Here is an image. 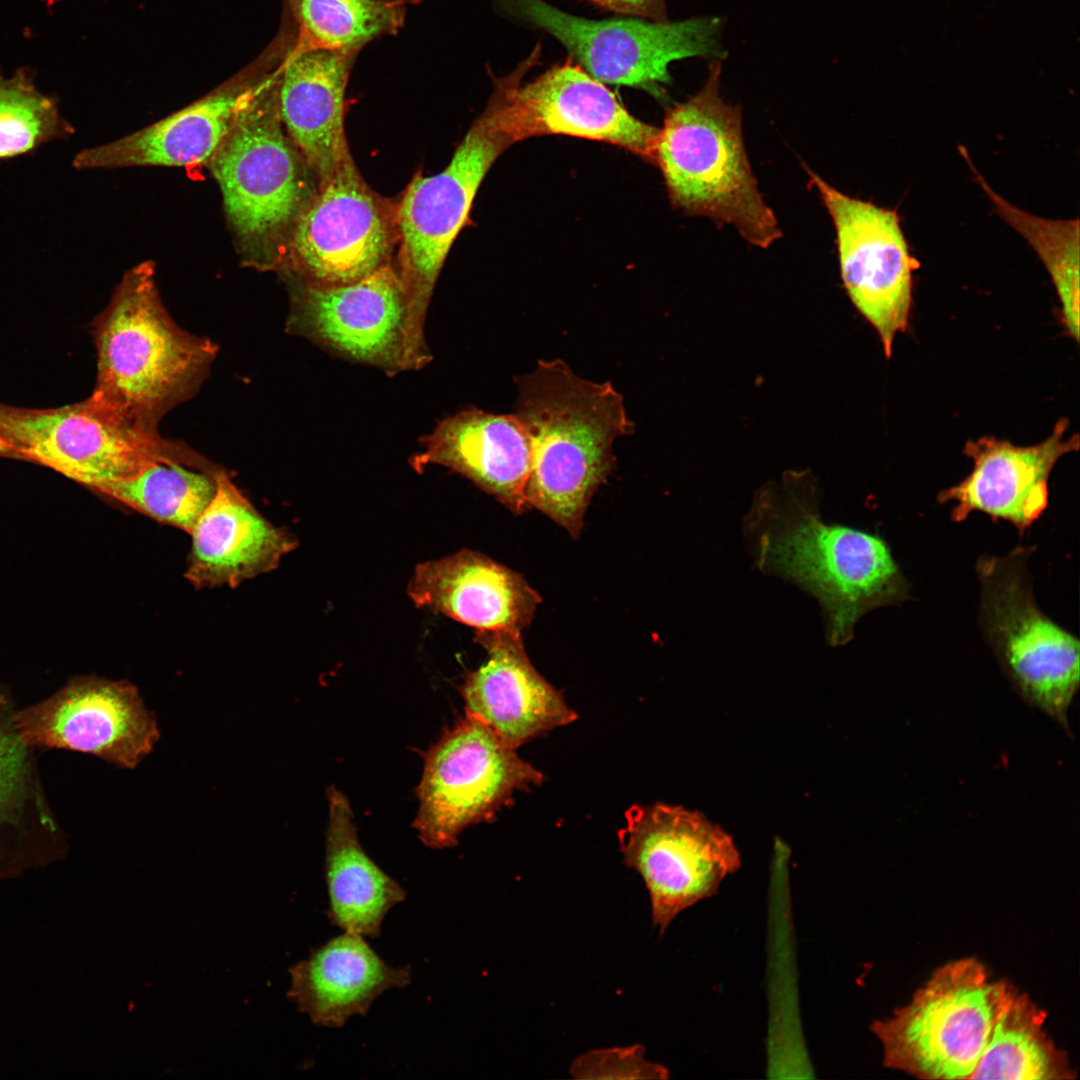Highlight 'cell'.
Returning <instances> with one entry per match:
<instances>
[{
	"instance_id": "4",
	"label": "cell",
	"mask_w": 1080,
	"mask_h": 1080,
	"mask_svg": "<svg viewBox=\"0 0 1080 1080\" xmlns=\"http://www.w3.org/2000/svg\"><path fill=\"white\" fill-rule=\"evenodd\" d=\"M97 379L93 399L152 428L195 391L217 348L181 329L166 311L154 264L130 269L95 326Z\"/></svg>"
},
{
	"instance_id": "10",
	"label": "cell",
	"mask_w": 1080,
	"mask_h": 1080,
	"mask_svg": "<svg viewBox=\"0 0 1080 1080\" xmlns=\"http://www.w3.org/2000/svg\"><path fill=\"white\" fill-rule=\"evenodd\" d=\"M510 10L556 38L600 82L643 89L662 97L669 65L699 57L723 60V19L701 16L676 22L639 18L591 20L543 0H506Z\"/></svg>"
},
{
	"instance_id": "25",
	"label": "cell",
	"mask_w": 1080,
	"mask_h": 1080,
	"mask_svg": "<svg viewBox=\"0 0 1080 1080\" xmlns=\"http://www.w3.org/2000/svg\"><path fill=\"white\" fill-rule=\"evenodd\" d=\"M288 996L318 1026L338 1028L392 988L411 981L407 967L389 966L362 935L344 932L289 969Z\"/></svg>"
},
{
	"instance_id": "17",
	"label": "cell",
	"mask_w": 1080,
	"mask_h": 1080,
	"mask_svg": "<svg viewBox=\"0 0 1080 1080\" xmlns=\"http://www.w3.org/2000/svg\"><path fill=\"white\" fill-rule=\"evenodd\" d=\"M14 722L36 750L90 754L130 769L160 737L154 714L133 684L97 676L75 677L47 698L17 708Z\"/></svg>"
},
{
	"instance_id": "18",
	"label": "cell",
	"mask_w": 1080,
	"mask_h": 1080,
	"mask_svg": "<svg viewBox=\"0 0 1080 1080\" xmlns=\"http://www.w3.org/2000/svg\"><path fill=\"white\" fill-rule=\"evenodd\" d=\"M1069 424L1060 418L1045 440L1030 446L987 435L967 440L963 452L973 468L958 484L942 490L938 501L954 503L955 522L978 511L1011 523L1023 535L1047 508L1049 477L1057 462L1079 450V434L1066 435Z\"/></svg>"
},
{
	"instance_id": "24",
	"label": "cell",
	"mask_w": 1080,
	"mask_h": 1080,
	"mask_svg": "<svg viewBox=\"0 0 1080 1080\" xmlns=\"http://www.w3.org/2000/svg\"><path fill=\"white\" fill-rule=\"evenodd\" d=\"M196 521L186 578L197 588L234 587L276 568L297 542L268 522L224 471Z\"/></svg>"
},
{
	"instance_id": "29",
	"label": "cell",
	"mask_w": 1080,
	"mask_h": 1080,
	"mask_svg": "<svg viewBox=\"0 0 1080 1080\" xmlns=\"http://www.w3.org/2000/svg\"><path fill=\"white\" fill-rule=\"evenodd\" d=\"M216 469L202 462L163 460L100 492L159 522L190 533L216 491Z\"/></svg>"
},
{
	"instance_id": "2",
	"label": "cell",
	"mask_w": 1080,
	"mask_h": 1080,
	"mask_svg": "<svg viewBox=\"0 0 1080 1080\" xmlns=\"http://www.w3.org/2000/svg\"><path fill=\"white\" fill-rule=\"evenodd\" d=\"M516 385L514 414L531 450L526 501L576 538L592 496L615 468V440L634 424L609 381L584 379L562 359L538 361Z\"/></svg>"
},
{
	"instance_id": "30",
	"label": "cell",
	"mask_w": 1080,
	"mask_h": 1080,
	"mask_svg": "<svg viewBox=\"0 0 1080 1080\" xmlns=\"http://www.w3.org/2000/svg\"><path fill=\"white\" fill-rule=\"evenodd\" d=\"M960 153L975 180L1001 218L1034 249L1050 275L1060 302L1066 335L1079 342V221L1055 220L1033 215L999 195L975 168L968 152Z\"/></svg>"
},
{
	"instance_id": "21",
	"label": "cell",
	"mask_w": 1080,
	"mask_h": 1080,
	"mask_svg": "<svg viewBox=\"0 0 1080 1080\" xmlns=\"http://www.w3.org/2000/svg\"><path fill=\"white\" fill-rule=\"evenodd\" d=\"M17 708L0 682V881L59 862L69 850L44 788L37 750L17 732Z\"/></svg>"
},
{
	"instance_id": "12",
	"label": "cell",
	"mask_w": 1080,
	"mask_h": 1080,
	"mask_svg": "<svg viewBox=\"0 0 1080 1080\" xmlns=\"http://www.w3.org/2000/svg\"><path fill=\"white\" fill-rule=\"evenodd\" d=\"M625 815L623 861L641 876L660 934L741 866L733 838L698 811L655 803L632 806Z\"/></svg>"
},
{
	"instance_id": "14",
	"label": "cell",
	"mask_w": 1080,
	"mask_h": 1080,
	"mask_svg": "<svg viewBox=\"0 0 1080 1080\" xmlns=\"http://www.w3.org/2000/svg\"><path fill=\"white\" fill-rule=\"evenodd\" d=\"M807 173L835 227L847 294L890 358L896 336L909 328L914 272L920 267L900 217L893 209L848 196L812 171Z\"/></svg>"
},
{
	"instance_id": "36",
	"label": "cell",
	"mask_w": 1080,
	"mask_h": 1080,
	"mask_svg": "<svg viewBox=\"0 0 1080 1080\" xmlns=\"http://www.w3.org/2000/svg\"><path fill=\"white\" fill-rule=\"evenodd\" d=\"M422 1H423V0H405V2H406L407 4H413V5H415V4H419V3H420V2H422Z\"/></svg>"
},
{
	"instance_id": "27",
	"label": "cell",
	"mask_w": 1080,
	"mask_h": 1080,
	"mask_svg": "<svg viewBox=\"0 0 1080 1080\" xmlns=\"http://www.w3.org/2000/svg\"><path fill=\"white\" fill-rule=\"evenodd\" d=\"M328 799L325 857L328 918L344 932L378 937L385 916L405 899L406 892L365 853L345 795L330 787Z\"/></svg>"
},
{
	"instance_id": "6",
	"label": "cell",
	"mask_w": 1080,
	"mask_h": 1080,
	"mask_svg": "<svg viewBox=\"0 0 1080 1080\" xmlns=\"http://www.w3.org/2000/svg\"><path fill=\"white\" fill-rule=\"evenodd\" d=\"M515 142L503 107L491 94L449 164L431 176L415 174L396 202V269L408 300L410 356L417 369L431 360L424 325L447 254L468 218L486 173Z\"/></svg>"
},
{
	"instance_id": "28",
	"label": "cell",
	"mask_w": 1080,
	"mask_h": 1080,
	"mask_svg": "<svg viewBox=\"0 0 1080 1080\" xmlns=\"http://www.w3.org/2000/svg\"><path fill=\"white\" fill-rule=\"evenodd\" d=\"M1045 1019L1046 1012L1014 987L969 1079H1074L1066 1053L1044 1030Z\"/></svg>"
},
{
	"instance_id": "1",
	"label": "cell",
	"mask_w": 1080,
	"mask_h": 1080,
	"mask_svg": "<svg viewBox=\"0 0 1080 1080\" xmlns=\"http://www.w3.org/2000/svg\"><path fill=\"white\" fill-rule=\"evenodd\" d=\"M755 562L818 602L826 639L849 642L869 611L908 597V584L879 536L823 520L815 480L786 472L762 487L746 517Z\"/></svg>"
},
{
	"instance_id": "7",
	"label": "cell",
	"mask_w": 1080,
	"mask_h": 1080,
	"mask_svg": "<svg viewBox=\"0 0 1080 1080\" xmlns=\"http://www.w3.org/2000/svg\"><path fill=\"white\" fill-rule=\"evenodd\" d=\"M1013 988L990 980L973 957L936 968L907 1004L871 1024L884 1066L920 1079H969Z\"/></svg>"
},
{
	"instance_id": "32",
	"label": "cell",
	"mask_w": 1080,
	"mask_h": 1080,
	"mask_svg": "<svg viewBox=\"0 0 1080 1080\" xmlns=\"http://www.w3.org/2000/svg\"><path fill=\"white\" fill-rule=\"evenodd\" d=\"M72 133L56 99L37 89L32 70L23 67L10 77L0 70V160L32 152Z\"/></svg>"
},
{
	"instance_id": "31",
	"label": "cell",
	"mask_w": 1080,
	"mask_h": 1080,
	"mask_svg": "<svg viewBox=\"0 0 1080 1080\" xmlns=\"http://www.w3.org/2000/svg\"><path fill=\"white\" fill-rule=\"evenodd\" d=\"M298 24L297 39L330 49L360 52L404 25L402 0H286Z\"/></svg>"
},
{
	"instance_id": "23",
	"label": "cell",
	"mask_w": 1080,
	"mask_h": 1080,
	"mask_svg": "<svg viewBox=\"0 0 1080 1080\" xmlns=\"http://www.w3.org/2000/svg\"><path fill=\"white\" fill-rule=\"evenodd\" d=\"M408 595L477 631L520 633L542 601L521 574L471 550L419 564Z\"/></svg>"
},
{
	"instance_id": "11",
	"label": "cell",
	"mask_w": 1080,
	"mask_h": 1080,
	"mask_svg": "<svg viewBox=\"0 0 1080 1080\" xmlns=\"http://www.w3.org/2000/svg\"><path fill=\"white\" fill-rule=\"evenodd\" d=\"M516 750L467 715L446 731L426 755L417 790L420 839L433 848L453 846L466 827L494 817L516 792L542 784L544 775Z\"/></svg>"
},
{
	"instance_id": "8",
	"label": "cell",
	"mask_w": 1080,
	"mask_h": 1080,
	"mask_svg": "<svg viewBox=\"0 0 1080 1080\" xmlns=\"http://www.w3.org/2000/svg\"><path fill=\"white\" fill-rule=\"evenodd\" d=\"M1029 550L982 556L981 625L1016 692L1071 735L1068 711L1080 683L1078 638L1037 606L1026 569Z\"/></svg>"
},
{
	"instance_id": "33",
	"label": "cell",
	"mask_w": 1080,
	"mask_h": 1080,
	"mask_svg": "<svg viewBox=\"0 0 1080 1080\" xmlns=\"http://www.w3.org/2000/svg\"><path fill=\"white\" fill-rule=\"evenodd\" d=\"M574 1079H667L669 1070L645 1057L641 1044L590 1050L576 1057L569 1068Z\"/></svg>"
},
{
	"instance_id": "16",
	"label": "cell",
	"mask_w": 1080,
	"mask_h": 1080,
	"mask_svg": "<svg viewBox=\"0 0 1080 1080\" xmlns=\"http://www.w3.org/2000/svg\"><path fill=\"white\" fill-rule=\"evenodd\" d=\"M289 280V332L389 375L413 370L408 300L393 264L340 286Z\"/></svg>"
},
{
	"instance_id": "35",
	"label": "cell",
	"mask_w": 1080,
	"mask_h": 1080,
	"mask_svg": "<svg viewBox=\"0 0 1080 1080\" xmlns=\"http://www.w3.org/2000/svg\"><path fill=\"white\" fill-rule=\"evenodd\" d=\"M0 456L14 457L13 452L11 451L10 447L7 445V443L4 441V439L2 438L1 435H0Z\"/></svg>"
},
{
	"instance_id": "19",
	"label": "cell",
	"mask_w": 1080,
	"mask_h": 1080,
	"mask_svg": "<svg viewBox=\"0 0 1080 1080\" xmlns=\"http://www.w3.org/2000/svg\"><path fill=\"white\" fill-rule=\"evenodd\" d=\"M488 659L466 673L461 686L466 715L506 744H523L577 719V714L530 662L520 632L477 631Z\"/></svg>"
},
{
	"instance_id": "20",
	"label": "cell",
	"mask_w": 1080,
	"mask_h": 1080,
	"mask_svg": "<svg viewBox=\"0 0 1080 1080\" xmlns=\"http://www.w3.org/2000/svg\"><path fill=\"white\" fill-rule=\"evenodd\" d=\"M358 54L312 46L296 37L281 64V120L319 187L350 153L345 135V92Z\"/></svg>"
},
{
	"instance_id": "9",
	"label": "cell",
	"mask_w": 1080,
	"mask_h": 1080,
	"mask_svg": "<svg viewBox=\"0 0 1080 1080\" xmlns=\"http://www.w3.org/2000/svg\"><path fill=\"white\" fill-rule=\"evenodd\" d=\"M0 435L14 458L47 466L97 491L163 460L193 453L132 422L91 396L48 409L0 404Z\"/></svg>"
},
{
	"instance_id": "34",
	"label": "cell",
	"mask_w": 1080,
	"mask_h": 1080,
	"mask_svg": "<svg viewBox=\"0 0 1080 1080\" xmlns=\"http://www.w3.org/2000/svg\"><path fill=\"white\" fill-rule=\"evenodd\" d=\"M616 14L641 17L656 22L668 21L665 0H586Z\"/></svg>"
},
{
	"instance_id": "15",
	"label": "cell",
	"mask_w": 1080,
	"mask_h": 1080,
	"mask_svg": "<svg viewBox=\"0 0 1080 1080\" xmlns=\"http://www.w3.org/2000/svg\"><path fill=\"white\" fill-rule=\"evenodd\" d=\"M538 43L509 74L494 78L517 141L566 135L616 145L653 162L659 128L631 115L617 96L569 57L529 82L523 77L540 63Z\"/></svg>"
},
{
	"instance_id": "26",
	"label": "cell",
	"mask_w": 1080,
	"mask_h": 1080,
	"mask_svg": "<svg viewBox=\"0 0 1080 1080\" xmlns=\"http://www.w3.org/2000/svg\"><path fill=\"white\" fill-rule=\"evenodd\" d=\"M215 91L115 141L79 152L77 169L206 164L229 131L251 85Z\"/></svg>"
},
{
	"instance_id": "3",
	"label": "cell",
	"mask_w": 1080,
	"mask_h": 1080,
	"mask_svg": "<svg viewBox=\"0 0 1080 1080\" xmlns=\"http://www.w3.org/2000/svg\"><path fill=\"white\" fill-rule=\"evenodd\" d=\"M280 72L281 65L251 85L206 165L243 263L284 272L296 224L319 185L283 126Z\"/></svg>"
},
{
	"instance_id": "5",
	"label": "cell",
	"mask_w": 1080,
	"mask_h": 1080,
	"mask_svg": "<svg viewBox=\"0 0 1080 1080\" xmlns=\"http://www.w3.org/2000/svg\"><path fill=\"white\" fill-rule=\"evenodd\" d=\"M721 75L722 60L711 61L702 88L667 111L653 163L675 207L732 225L750 244L768 248L781 229L752 173L741 107L721 96Z\"/></svg>"
},
{
	"instance_id": "13",
	"label": "cell",
	"mask_w": 1080,
	"mask_h": 1080,
	"mask_svg": "<svg viewBox=\"0 0 1080 1080\" xmlns=\"http://www.w3.org/2000/svg\"><path fill=\"white\" fill-rule=\"evenodd\" d=\"M397 246L396 203L370 188L350 152L301 214L284 273L318 287L345 285L391 265Z\"/></svg>"
},
{
	"instance_id": "22",
	"label": "cell",
	"mask_w": 1080,
	"mask_h": 1080,
	"mask_svg": "<svg viewBox=\"0 0 1080 1080\" xmlns=\"http://www.w3.org/2000/svg\"><path fill=\"white\" fill-rule=\"evenodd\" d=\"M411 457L418 472L447 467L471 480L515 514L530 509L525 488L531 468L527 434L515 414L463 410L442 420Z\"/></svg>"
}]
</instances>
